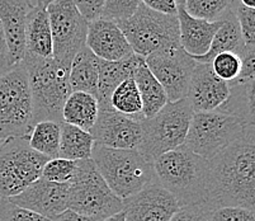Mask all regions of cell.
I'll return each instance as SVG.
<instances>
[{
    "label": "cell",
    "instance_id": "obj_20",
    "mask_svg": "<svg viewBox=\"0 0 255 221\" xmlns=\"http://www.w3.org/2000/svg\"><path fill=\"white\" fill-rule=\"evenodd\" d=\"M145 62V57L137 53H132L128 57L120 61H106L99 60L98 75V99L99 108L110 106V99L113 90L127 79H132L133 73L141 64Z\"/></svg>",
    "mask_w": 255,
    "mask_h": 221
},
{
    "label": "cell",
    "instance_id": "obj_17",
    "mask_svg": "<svg viewBox=\"0 0 255 221\" xmlns=\"http://www.w3.org/2000/svg\"><path fill=\"white\" fill-rule=\"evenodd\" d=\"M85 46L98 59L106 61H120L133 53L120 27L102 18L88 23Z\"/></svg>",
    "mask_w": 255,
    "mask_h": 221
},
{
    "label": "cell",
    "instance_id": "obj_21",
    "mask_svg": "<svg viewBox=\"0 0 255 221\" xmlns=\"http://www.w3.org/2000/svg\"><path fill=\"white\" fill-rule=\"evenodd\" d=\"M24 55L51 59L52 57V34L47 6L34 5L28 13L24 29Z\"/></svg>",
    "mask_w": 255,
    "mask_h": 221
},
{
    "label": "cell",
    "instance_id": "obj_12",
    "mask_svg": "<svg viewBox=\"0 0 255 221\" xmlns=\"http://www.w3.org/2000/svg\"><path fill=\"white\" fill-rule=\"evenodd\" d=\"M146 66L163 87L168 102L187 98L197 61L182 47L151 53L145 57Z\"/></svg>",
    "mask_w": 255,
    "mask_h": 221
},
{
    "label": "cell",
    "instance_id": "obj_27",
    "mask_svg": "<svg viewBox=\"0 0 255 221\" xmlns=\"http://www.w3.org/2000/svg\"><path fill=\"white\" fill-rule=\"evenodd\" d=\"M28 145L38 154L48 159L59 158L60 123L53 121H41L34 123L28 135Z\"/></svg>",
    "mask_w": 255,
    "mask_h": 221
},
{
    "label": "cell",
    "instance_id": "obj_13",
    "mask_svg": "<svg viewBox=\"0 0 255 221\" xmlns=\"http://www.w3.org/2000/svg\"><path fill=\"white\" fill-rule=\"evenodd\" d=\"M94 143L112 149L137 150L142 137L141 120L121 115L112 107L99 108L94 126L90 129Z\"/></svg>",
    "mask_w": 255,
    "mask_h": 221
},
{
    "label": "cell",
    "instance_id": "obj_45",
    "mask_svg": "<svg viewBox=\"0 0 255 221\" xmlns=\"http://www.w3.org/2000/svg\"><path fill=\"white\" fill-rule=\"evenodd\" d=\"M3 143H4V140H1V139H0V148H1V145H3Z\"/></svg>",
    "mask_w": 255,
    "mask_h": 221
},
{
    "label": "cell",
    "instance_id": "obj_40",
    "mask_svg": "<svg viewBox=\"0 0 255 221\" xmlns=\"http://www.w3.org/2000/svg\"><path fill=\"white\" fill-rule=\"evenodd\" d=\"M51 221H97L92 218H88V216L80 215V214H76L71 210H66L59 215L57 218H55Z\"/></svg>",
    "mask_w": 255,
    "mask_h": 221
},
{
    "label": "cell",
    "instance_id": "obj_14",
    "mask_svg": "<svg viewBox=\"0 0 255 221\" xmlns=\"http://www.w3.org/2000/svg\"><path fill=\"white\" fill-rule=\"evenodd\" d=\"M179 207L173 195L155 178L135 196L124 201L126 221H170Z\"/></svg>",
    "mask_w": 255,
    "mask_h": 221
},
{
    "label": "cell",
    "instance_id": "obj_38",
    "mask_svg": "<svg viewBox=\"0 0 255 221\" xmlns=\"http://www.w3.org/2000/svg\"><path fill=\"white\" fill-rule=\"evenodd\" d=\"M15 66L14 61L11 59L9 52L8 43H6L5 33H4L3 25L0 23V76H3L8 71H10Z\"/></svg>",
    "mask_w": 255,
    "mask_h": 221
},
{
    "label": "cell",
    "instance_id": "obj_36",
    "mask_svg": "<svg viewBox=\"0 0 255 221\" xmlns=\"http://www.w3.org/2000/svg\"><path fill=\"white\" fill-rule=\"evenodd\" d=\"M170 221H211V209L205 204L179 207Z\"/></svg>",
    "mask_w": 255,
    "mask_h": 221
},
{
    "label": "cell",
    "instance_id": "obj_23",
    "mask_svg": "<svg viewBox=\"0 0 255 221\" xmlns=\"http://www.w3.org/2000/svg\"><path fill=\"white\" fill-rule=\"evenodd\" d=\"M98 57L85 46L79 51L70 65L69 84L71 92H84L94 95L98 93Z\"/></svg>",
    "mask_w": 255,
    "mask_h": 221
},
{
    "label": "cell",
    "instance_id": "obj_6",
    "mask_svg": "<svg viewBox=\"0 0 255 221\" xmlns=\"http://www.w3.org/2000/svg\"><path fill=\"white\" fill-rule=\"evenodd\" d=\"M68 210L102 221L124 211V201L111 191L92 159L79 160L69 183Z\"/></svg>",
    "mask_w": 255,
    "mask_h": 221
},
{
    "label": "cell",
    "instance_id": "obj_34",
    "mask_svg": "<svg viewBox=\"0 0 255 221\" xmlns=\"http://www.w3.org/2000/svg\"><path fill=\"white\" fill-rule=\"evenodd\" d=\"M0 221H51L41 215L17 206L8 199H0Z\"/></svg>",
    "mask_w": 255,
    "mask_h": 221
},
{
    "label": "cell",
    "instance_id": "obj_26",
    "mask_svg": "<svg viewBox=\"0 0 255 221\" xmlns=\"http://www.w3.org/2000/svg\"><path fill=\"white\" fill-rule=\"evenodd\" d=\"M94 144L92 135L88 131L69 123H60L59 158L73 162L92 159Z\"/></svg>",
    "mask_w": 255,
    "mask_h": 221
},
{
    "label": "cell",
    "instance_id": "obj_35",
    "mask_svg": "<svg viewBox=\"0 0 255 221\" xmlns=\"http://www.w3.org/2000/svg\"><path fill=\"white\" fill-rule=\"evenodd\" d=\"M211 221H255V214L243 206L217 207L211 210Z\"/></svg>",
    "mask_w": 255,
    "mask_h": 221
},
{
    "label": "cell",
    "instance_id": "obj_11",
    "mask_svg": "<svg viewBox=\"0 0 255 221\" xmlns=\"http://www.w3.org/2000/svg\"><path fill=\"white\" fill-rule=\"evenodd\" d=\"M52 34V57L70 66L76 53L85 47L88 22L73 0H53L47 5Z\"/></svg>",
    "mask_w": 255,
    "mask_h": 221
},
{
    "label": "cell",
    "instance_id": "obj_7",
    "mask_svg": "<svg viewBox=\"0 0 255 221\" xmlns=\"http://www.w3.org/2000/svg\"><path fill=\"white\" fill-rule=\"evenodd\" d=\"M132 51L140 56L180 47L179 23L177 15L149 9L140 3L135 14L118 23Z\"/></svg>",
    "mask_w": 255,
    "mask_h": 221
},
{
    "label": "cell",
    "instance_id": "obj_4",
    "mask_svg": "<svg viewBox=\"0 0 255 221\" xmlns=\"http://www.w3.org/2000/svg\"><path fill=\"white\" fill-rule=\"evenodd\" d=\"M92 160L108 187L122 201L131 199L155 178L152 163L138 150L94 144Z\"/></svg>",
    "mask_w": 255,
    "mask_h": 221
},
{
    "label": "cell",
    "instance_id": "obj_37",
    "mask_svg": "<svg viewBox=\"0 0 255 221\" xmlns=\"http://www.w3.org/2000/svg\"><path fill=\"white\" fill-rule=\"evenodd\" d=\"M104 1L106 0H73V3L88 23L101 17Z\"/></svg>",
    "mask_w": 255,
    "mask_h": 221
},
{
    "label": "cell",
    "instance_id": "obj_2",
    "mask_svg": "<svg viewBox=\"0 0 255 221\" xmlns=\"http://www.w3.org/2000/svg\"><path fill=\"white\" fill-rule=\"evenodd\" d=\"M152 167L155 179L173 195L180 207L206 204L210 186L208 160L182 145L160 155Z\"/></svg>",
    "mask_w": 255,
    "mask_h": 221
},
{
    "label": "cell",
    "instance_id": "obj_39",
    "mask_svg": "<svg viewBox=\"0 0 255 221\" xmlns=\"http://www.w3.org/2000/svg\"><path fill=\"white\" fill-rule=\"evenodd\" d=\"M140 3L149 9L163 14L177 15L178 4L175 0H140Z\"/></svg>",
    "mask_w": 255,
    "mask_h": 221
},
{
    "label": "cell",
    "instance_id": "obj_3",
    "mask_svg": "<svg viewBox=\"0 0 255 221\" xmlns=\"http://www.w3.org/2000/svg\"><path fill=\"white\" fill-rule=\"evenodd\" d=\"M29 89L33 102V123L41 121L62 122V107L71 94L69 84L70 66H65L56 60L24 55L23 57ZM34 126V125H33Z\"/></svg>",
    "mask_w": 255,
    "mask_h": 221
},
{
    "label": "cell",
    "instance_id": "obj_22",
    "mask_svg": "<svg viewBox=\"0 0 255 221\" xmlns=\"http://www.w3.org/2000/svg\"><path fill=\"white\" fill-rule=\"evenodd\" d=\"M248 48L245 47L244 39L241 36L240 25H239L234 10L229 11L221 19V25L213 37L210 48L202 56H192L197 62L211 64L213 57L222 52H235L239 56H243Z\"/></svg>",
    "mask_w": 255,
    "mask_h": 221
},
{
    "label": "cell",
    "instance_id": "obj_41",
    "mask_svg": "<svg viewBox=\"0 0 255 221\" xmlns=\"http://www.w3.org/2000/svg\"><path fill=\"white\" fill-rule=\"evenodd\" d=\"M102 221H126V216H125V211H121V213L116 214V215L110 216V218L104 219Z\"/></svg>",
    "mask_w": 255,
    "mask_h": 221
},
{
    "label": "cell",
    "instance_id": "obj_31",
    "mask_svg": "<svg viewBox=\"0 0 255 221\" xmlns=\"http://www.w3.org/2000/svg\"><path fill=\"white\" fill-rule=\"evenodd\" d=\"M75 171L76 162L64 158H53L43 165L41 177L48 182L70 183L75 176Z\"/></svg>",
    "mask_w": 255,
    "mask_h": 221
},
{
    "label": "cell",
    "instance_id": "obj_42",
    "mask_svg": "<svg viewBox=\"0 0 255 221\" xmlns=\"http://www.w3.org/2000/svg\"><path fill=\"white\" fill-rule=\"evenodd\" d=\"M239 1H240V4L247 6V8L255 9V0H239Z\"/></svg>",
    "mask_w": 255,
    "mask_h": 221
},
{
    "label": "cell",
    "instance_id": "obj_5",
    "mask_svg": "<svg viewBox=\"0 0 255 221\" xmlns=\"http://www.w3.org/2000/svg\"><path fill=\"white\" fill-rule=\"evenodd\" d=\"M193 113L191 104L184 98L168 102L155 116L142 118V137L137 150L149 162L154 163L166 151L184 145Z\"/></svg>",
    "mask_w": 255,
    "mask_h": 221
},
{
    "label": "cell",
    "instance_id": "obj_16",
    "mask_svg": "<svg viewBox=\"0 0 255 221\" xmlns=\"http://www.w3.org/2000/svg\"><path fill=\"white\" fill-rule=\"evenodd\" d=\"M230 95V85L215 75L211 64L197 62L192 74L187 99L193 112H212Z\"/></svg>",
    "mask_w": 255,
    "mask_h": 221
},
{
    "label": "cell",
    "instance_id": "obj_43",
    "mask_svg": "<svg viewBox=\"0 0 255 221\" xmlns=\"http://www.w3.org/2000/svg\"><path fill=\"white\" fill-rule=\"evenodd\" d=\"M34 1V4H36V5H42V6H47L48 4L50 3H52L53 0H33Z\"/></svg>",
    "mask_w": 255,
    "mask_h": 221
},
{
    "label": "cell",
    "instance_id": "obj_1",
    "mask_svg": "<svg viewBox=\"0 0 255 221\" xmlns=\"http://www.w3.org/2000/svg\"><path fill=\"white\" fill-rule=\"evenodd\" d=\"M210 186L205 205L211 210L224 206H255V131L249 126L238 140L208 160Z\"/></svg>",
    "mask_w": 255,
    "mask_h": 221
},
{
    "label": "cell",
    "instance_id": "obj_33",
    "mask_svg": "<svg viewBox=\"0 0 255 221\" xmlns=\"http://www.w3.org/2000/svg\"><path fill=\"white\" fill-rule=\"evenodd\" d=\"M234 13L240 25L245 47L248 50H255V9L247 8L238 1L234 6Z\"/></svg>",
    "mask_w": 255,
    "mask_h": 221
},
{
    "label": "cell",
    "instance_id": "obj_24",
    "mask_svg": "<svg viewBox=\"0 0 255 221\" xmlns=\"http://www.w3.org/2000/svg\"><path fill=\"white\" fill-rule=\"evenodd\" d=\"M99 113L98 99L84 92H71L62 107V122L90 131Z\"/></svg>",
    "mask_w": 255,
    "mask_h": 221
},
{
    "label": "cell",
    "instance_id": "obj_15",
    "mask_svg": "<svg viewBox=\"0 0 255 221\" xmlns=\"http://www.w3.org/2000/svg\"><path fill=\"white\" fill-rule=\"evenodd\" d=\"M69 183L48 182L42 177L23 192L8 199L17 206L53 220L68 210Z\"/></svg>",
    "mask_w": 255,
    "mask_h": 221
},
{
    "label": "cell",
    "instance_id": "obj_9",
    "mask_svg": "<svg viewBox=\"0 0 255 221\" xmlns=\"http://www.w3.org/2000/svg\"><path fill=\"white\" fill-rule=\"evenodd\" d=\"M254 123L221 111L193 113L184 146L206 160H211L230 146Z\"/></svg>",
    "mask_w": 255,
    "mask_h": 221
},
{
    "label": "cell",
    "instance_id": "obj_18",
    "mask_svg": "<svg viewBox=\"0 0 255 221\" xmlns=\"http://www.w3.org/2000/svg\"><path fill=\"white\" fill-rule=\"evenodd\" d=\"M34 5L33 0H0V23L15 65L20 64L24 57L25 20Z\"/></svg>",
    "mask_w": 255,
    "mask_h": 221
},
{
    "label": "cell",
    "instance_id": "obj_28",
    "mask_svg": "<svg viewBox=\"0 0 255 221\" xmlns=\"http://www.w3.org/2000/svg\"><path fill=\"white\" fill-rule=\"evenodd\" d=\"M110 106L121 115L133 120H142V101L133 79L122 81L115 90L110 99Z\"/></svg>",
    "mask_w": 255,
    "mask_h": 221
},
{
    "label": "cell",
    "instance_id": "obj_29",
    "mask_svg": "<svg viewBox=\"0 0 255 221\" xmlns=\"http://www.w3.org/2000/svg\"><path fill=\"white\" fill-rule=\"evenodd\" d=\"M238 1L239 0H184L183 5L192 17L217 22L229 11L234 10Z\"/></svg>",
    "mask_w": 255,
    "mask_h": 221
},
{
    "label": "cell",
    "instance_id": "obj_10",
    "mask_svg": "<svg viewBox=\"0 0 255 221\" xmlns=\"http://www.w3.org/2000/svg\"><path fill=\"white\" fill-rule=\"evenodd\" d=\"M48 158L32 150L28 136L10 137L0 148V199H10L41 178Z\"/></svg>",
    "mask_w": 255,
    "mask_h": 221
},
{
    "label": "cell",
    "instance_id": "obj_25",
    "mask_svg": "<svg viewBox=\"0 0 255 221\" xmlns=\"http://www.w3.org/2000/svg\"><path fill=\"white\" fill-rule=\"evenodd\" d=\"M132 79L135 80L138 92H140L143 118L152 117L168 103V97H166L163 87L152 75L149 67L146 66V62L141 64L136 69Z\"/></svg>",
    "mask_w": 255,
    "mask_h": 221
},
{
    "label": "cell",
    "instance_id": "obj_8",
    "mask_svg": "<svg viewBox=\"0 0 255 221\" xmlns=\"http://www.w3.org/2000/svg\"><path fill=\"white\" fill-rule=\"evenodd\" d=\"M33 125L28 74L20 62L0 76V139L28 136Z\"/></svg>",
    "mask_w": 255,
    "mask_h": 221
},
{
    "label": "cell",
    "instance_id": "obj_32",
    "mask_svg": "<svg viewBox=\"0 0 255 221\" xmlns=\"http://www.w3.org/2000/svg\"><path fill=\"white\" fill-rule=\"evenodd\" d=\"M138 5L140 0H106L99 18L118 24L135 14Z\"/></svg>",
    "mask_w": 255,
    "mask_h": 221
},
{
    "label": "cell",
    "instance_id": "obj_44",
    "mask_svg": "<svg viewBox=\"0 0 255 221\" xmlns=\"http://www.w3.org/2000/svg\"><path fill=\"white\" fill-rule=\"evenodd\" d=\"M177 1V4H183L184 3V0H175Z\"/></svg>",
    "mask_w": 255,
    "mask_h": 221
},
{
    "label": "cell",
    "instance_id": "obj_19",
    "mask_svg": "<svg viewBox=\"0 0 255 221\" xmlns=\"http://www.w3.org/2000/svg\"><path fill=\"white\" fill-rule=\"evenodd\" d=\"M180 47L191 56H202L210 48L213 37L221 25V20L208 22L192 17L183 4H178Z\"/></svg>",
    "mask_w": 255,
    "mask_h": 221
},
{
    "label": "cell",
    "instance_id": "obj_30",
    "mask_svg": "<svg viewBox=\"0 0 255 221\" xmlns=\"http://www.w3.org/2000/svg\"><path fill=\"white\" fill-rule=\"evenodd\" d=\"M212 71L217 78L226 83L236 80L243 69L241 57L235 52H222L213 57L211 61Z\"/></svg>",
    "mask_w": 255,
    "mask_h": 221
}]
</instances>
